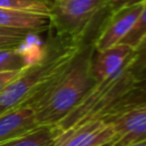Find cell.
Here are the masks:
<instances>
[{"instance_id":"cell-1","label":"cell","mask_w":146,"mask_h":146,"mask_svg":"<svg viewBox=\"0 0 146 146\" xmlns=\"http://www.w3.org/2000/svg\"><path fill=\"white\" fill-rule=\"evenodd\" d=\"M94 51L92 43H84L72 63L26 103L33 108L39 125L56 127L92 87L95 81L90 73V62Z\"/></svg>"},{"instance_id":"cell-2","label":"cell","mask_w":146,"mask_h":146,"mask_svg":"<svg viewBox=\"0 0 146 146\" xmlns=\"http://www.w3.org/2000/svg\"><path fill=\"white\" fill-rule=\"evenodd\" d=\"M47 44L44 57L24 68L19 76L0 94V113L26 104L42 91L72 63L84 42L54 34L48 39Z\"/></svg>"},{"instance_id":"cell-3","label":"cell","mask_w":146,"mask_h":146,"mask_svg":"<svg viewBox=\"0 0 146 146\" xmlns=\"http://www.w3.org/2000/svg\"><path fill=\"white\" fill-rule=\"evenodd\" d=\"M136 83L137 78L130 66L113 78L95 82L75 108L56 125V129L60 131L104 117L136 91Z\"/></svg>"},{"instance_id":"cell-4","label":"cell","mask_w":146,"mask_h":146,"mask_svg":"<svg viewBox=\"0 0 146 146\" xmlns=\"http://www.w3.org/2000/svg\"><path fill=\"white\" fill-rule=\"evenodd\" d=\"M105 8L106 0H52L49 29L60 38L83 41L92 22Z\"/></svg>"},{"instance_id":"cell-5","label":"cell","mask_w":146,"mask_h":146,"mask_svg":"<svg viewBox=\"0 0 146 146\" xmlns=\"http://www.w3.org/2000/svg\"><path fill=\"white\" fill-rule=\"evenodd\" d=\"M115 132L113 146H127L146 138V96L137 90L104 117Z\"/></svg>"},{"instance_id":"cell-6","label":"cell","mask_w":146,"mask_h":146,"mask_svg":"<svg viewBox=\"0 0 146 146\" xmlns=\"http://www.w3.org/2000/svg\"><path fill=\"white\" fill-rule=\"evenodd\" d=\"M144 1L108 11L96 38L92 40L95 51H103L122 42L132 30L143 10Z\"/></svg>"},{"instance_id":"cell-7","label":"cell","mask_w":146,"mask_h":146,"mask_svg":"<svg viewBox=\"0 0 146 146\" xmlns=\"http://www.w3.org/2000/svg\"><path fill=\"white\" fill-rule=\"evenodd\" d=\"M114 139L112 125L103 119H96L58 131L52 146H103Z\"/></svg>"},{"instance_id":"cell-8","label":"cell","mask_w":146,"mask_h":146,"mask_svg":"<svg viewBox=\"0 0 146 146\" xmlns=\"http://www.w3.org/2000/svg\"><path fill=\"white\" fill-rule=\"evenodd\" d=\"M135 48L125 43H117L103 51H94L90 62V73L95 82H99L120 74L131 66Z\"/></svg>"},{"instance_id":"cell-9","label":"cell","mask_w":146,"mask_h":146,"mask_svg":"<svg viewBox=\"0 0 146 146\" xmlns=\"http://www.w3.org/2000/svg\"><path fill=\"white\" fill-rule=\"evenodd\" d=\"M47 49V41H41L39 33H31L21 46L0 49V72L24 70L40 62Z\"/></svg>"},{"instance_id":"cell-10","label":"cell","mask_w":146,"mask_h":146,"mask_svg":"<svg viewBox=\"0 0 146 146\" xmlns=\"http://www.w3.org/2000/svg\"><path fill=\"white\" fill-rule=\"evenodd\" d=\"M39 124L33 108L21 105L0 113V144L36 128Z\"/></svg>"},{"instance_id":"cell-11","label":"cell","mask_w":146,"mask_h":146,"mask_svg":"<svg viewBox=\"0 0 146 146\" xmlns=\"http://www.w3.org/2000/svg\"><path fill=\"white\" fill-rule=\"evenodd\" d=\"M49 24L46 15L0 8V26L41 33L49 29Z\"/></svg>"},{"instance_id":"cell-12","label":"cell","mask_w":146,"mask_h":146,"mask_svg":"<svg viewBox=\"0 0 146 146\" xmlns=\"http://www.w3.org/2000/svg\"><path fill=\"white\" fill-rule=\"evenodd\" d=\"M57 133L56 127L38 125L29 132L1 143L0 146H52Z\"/></svg>"},{"instance_id":"cell-13","label":"cell","mask_w":146,"mask_h":146,"mask_svg":"<svg viewBox=\"0 0 146 146\" xmlns=\"http://www.w3.org/2000/svg\"><path fill=\"white\" fill-rule=\"evenodd\" d=\"M52 1L50 0H0V8L35 13L50 16Z\"/></svg>"},{"instance_id":"cell-14","label":"cell","mask_w":146,"mask_h":146,"mask_svg":"<svg viewBox=\"0 0 146 146\" xmlns=\"http://www.w3.org/2000/svg\"><path fill=\"white\" fill-rule=\"evenodd\" d=\"M31 33L34 32L0 26V49L15 48L21 46Z\"/></svg>"},{"instance_id":"cell-15","label":"cell","mask_w":146,"mask_h":146,"mask_svg":"<svg viewBox=\"0 0 146 146\" xmlns=\"http://www.w3.org/2000/svg\"><path fill=\"white\" fill-rule=\"evenodd\" d=\"M145 34H146V0L144 1L143 10L140 13L138 21L136 22L132 30L122 40V43H125L132 48H136V46L138 44V42L143 39Z\"/></svg>"},{"instance_id":"cell-16","label":"cell","mask_w":146,"mask_h":146,"mask_svg":"<svg viewBox=\"0 0 146 146\" xmlns=\"http://www.w3.org/2000/svg\"><path fill=\"white\" fill-rule=\"evenodd\" d=\"M146 67V34L138 42L135 48V57L131 63V71L135 75H137L141 70Z\"/></svg>"},{"instance_id":"cell-17","label":"cell","mask_w":146,"mask_h":146,"mask_svg":"<svg viewBox=\"0 0 146 146\" xmlns=\"http://www.w3.org/2000/svg\"><path fill=\"white\" fill-rule=\"evenodd\" d=\"M22 72H23V70H21V71H2V72H0V94L15 79H17Z\"/></svg>"},{"instance_id":"cell-18","label":"cell","mask_w":146,"mask_h":146,"mask_svg":"<svg viewBox=\"0 0 146 146\" xmlns=\"http://www.w3.org/2000/svg\"><path fill=\"white\" fill-rule=\"evenodd\" d=\"M143 1H145V0H106L105 9H107V11H111V10H115V9L124 7V6H130V5L143 2Z\"/></svg>"},{"instance_id":"cell-19","label":"cell","mask_w":146,"mask_h":146,"mask_svg":"<svg viewBox=\"0 0 146 146\" xmlns=\"http://www.w3.org/2000/svg\"><path fill=\"white\" fill-rule=\"evenodd\" d=\"M137 83H136V90L137 94L141 96H146V67L141 70L137 75Z\"/></svg>"},{"instance_id":"cell-20","label":"cell","mask_w":146,"mask_h":146,"mask_svg":"<svg viewBox=\"0 0 146 146\" xmlns=\"http://www.w3.org/2000/svg\"><path fill=\"white\" fill-rule=\"evenodd\" d=\"M127 146H146V138L140 139L138 141H133V143H131V144H129Z\"/></svg>"},{"instance_id":"cell-21","label":"cell","mask_w":146,"mask_h":146,"mask_svg":"<svg viewBox=\"0 0 146 146\" xmlns=\"http://www.w3.org/2000/svg\"><path fill=\"white\" fill-rule=\"evenodd\" d=\"M113 143H114V141H112V143H108V144H105V145H103V146H113Z\"/></svg>"},{"instance_id":"cell-22","label":"cell","mask_w":146,"mask_h":146,"mask_svg":"<svg viewBox=\"0 0 146 146\" xmlns=\"http://www.w3.org/2000/svg\"><path fill=\"white\" fill-rule=\"evenodd\" d=\"M54 1H58V0H54Z\"/></svg>"}]
</instances>
